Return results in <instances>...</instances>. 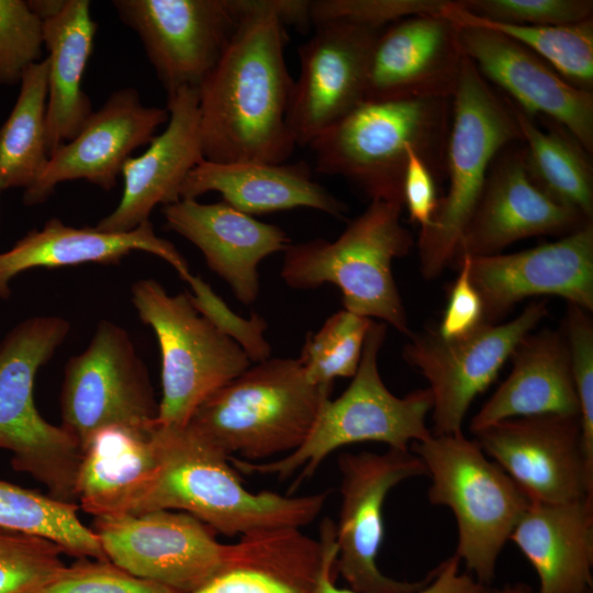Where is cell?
<instances>
[{
    "instance_id": "1",
    "label": "cell",
    "mask_w": 593,
    "mask_h": 593,
    "mask_svg": "<svg viewBox=\"0 0 593 593\" xmlns=\"http://www.w3.org/2000/svg\"><path fill=\"white\" fill-rule=\"evenodd\" d=\"M237 26L198 88L202 153L213 163L282 164L294 150V81L283 55L291 0H232Z\"/></svg>"
},
{
    "instance_id": "2",
    "label": "cell",
    "mask_w": 593,
    "mask_h": 593,
    "mask_svg": "<svg viewBox=\"0 0 593 593\" xmlns=\"http://www.w3.org/2000/svg\"><path fill=\"white\" fill-rule=\"evenodd\" d=\"M156 438L158 469L134 514L179 511L215 533L244 536L266 529L301 528L320 515L326 502V492L292 496L247 490L230 457L188 424H157Z\"/></svg>"
},
{
    "instance_id": "3",
    "label": "cell",
    "mask_w": 593,
    "mask_h": 593,
    "mask_svg": "<svg viewBox=\"0 0 593 593\" xmlns=\"http://www.w3.org/2000/svg\"><path fill=\"white\" fill-rule=\"evenodd\" d=\"M450 122L448 99L363 101L309 146L318 172L344 177L370 201L403 205L409 150L443 180Z\"/></svg>"
},
{
    "instance_id": "4",
    "label": "cell",
    "mask_w": 593,
    "mask_h": 593,
    "mask_svg": "<svg viewBox=\"0 0 593 593\" xmlns=\"http://www.w3.org/2000/svg\"><path fill=\"white\" fill-rule=\"evenodd\" d=\"M329 393L298 358L270 357L211 393L188 425L228 457L277 459L302 445Z\"/></svg>"
},
{
    "instance_id": "5",
    "label": "cell",
    "mask_w": 593,
    "mask_h": 593,
    "mask_svg": "<svg viewBox=\"0 0 593 593\" xmlns=\"http://www.w3.org/2000/svg\"><path fill=\"white\" fill-rule=\"evenodd\" d=\"M402 209L398 203L370 201L336 239L290 243L283 250L281 279L296 290L331 283L342 292L345 310L409 336L412 331L392 273V261L414 245L411 232L401 224Z\"/></svg>"
},
{
    "instance_id": "6",
    "label": "cell",
    "mask_w": 593,
    "mask_h": 593,
    "mask_svg": "<svg viewBox=\"0 0 593 593\" xmlns=\"http://www.w3.org/2000/svg\"><path fill=\"white\" fill-rule=\"evenodd\" d=\"M385 335L387 324L372 321L350 384L338 398H327L323 402L310 434L299 448L262 462L230 457L234 469L247 474H273L280 479L298 472L291 494L303 480L315 473L329 454L344 446L376 441L391 449L410 450L413 443L429 438L432 430L426 424L432 411L429 390L419 389L396 396L380 376L378 358Z\"/></svg>"
},
{
    "instance_id": "7",
    "label": "cell",
    "mask_w": 593,
    "mask_h": 593,
    "mask_svg": "<svg viewBox=\"0 0 593 593\" xmlns=\"http://www.w3.org/2000/svg\"><path fill=\"white\" fill-rule=\"evenodd\" d=\"M523 142L510 99L492 88L465 56L451 98L446 148L448 190L418 235L421 272L437 278L452 264L461 234L482 193L489 169L506 146Z\"/></svg>"
},
{
    "instance_id": "8",
    "label": "cell",
    "mask_w": 593,
    "mask_h": 593,
    "mask_svg": "<svg viewBox=\"0 0 593 593\" xmlns=\"http://www.w3.org/2000/svg\"><path fill=\"white\" fill-rule=\"evenodd\" d=\"M430 479L428 501L451 510L455 556L488 586L499 556L529 501L507 473L463 433L433 435L410 447Z\"/></svg>"
},
{
    "instance_id": "9",
    "label": "cell",
    "mask_w": 593,
    "mask_h": 593,
    "mask_svg": "<svg viewBox=\"0 0 593 593\" xmlns=\"http://www.w3.org/2000/svg\"><path fill=\"white\" fill-rule=\"evenodd\" d=\"M69 332L59 316H34L19 323L0 343V449L12 467L33 477L48 495L75 503L82 450L61 425L48 423L36 409L34 380Z\"/></svg>"
},
{
    "instance_id": "10",
    "label": "cell",
    "mask_w": 593,
    "mask_h": 593,
    "mask_svg": "<svg viewBox=\"0 0 593 593\" xmlns=\"http://www.w3.org/2000/svg\"><path fill=\"white\" fill-rule=\"evenodd\" d=\"M131 291L139 318L153 328L160 349L161 400L156 422L184 426L204 399L251 361L194 309L189 293L171 295L154 279L136 281Z\"/></svg>"
},
{
    "instance_id": "11",
    "label": "cell",
    "mask_w": 593,
    "mask_h": 593,
    "mask_svg": "<svg viewBox=\"0 0 593 593\" xmlns=\"http://www.w3.org/2000/svg\"><path fill=\"white\" fill-rule=\"evenodd\" d=\"M547 315V301L539 300L507 323L482 322L462 336L445 338L434 328L409 335L402 356L428 382L433 435L462 432L472 401L495 380L516 345Z\"/></svg>"
},
{
    "instance_id": "12",
    "label": "cell",
    "mask_w": 593,
    "mask_h": 593,
    "mask_svg": "<svg viewBox=\"0 0 593 593\" xmlns=\"http://www.w3.org/2000/svg\"><path fill=\"white\" fill-rule=\"evenodd\" d=\"M60 407L61 426L81 450L103 427L156 423L158 403L148 371L124 328L99 322L87 348L65 366Z\"/></svg>"
},
{
    "instance_id": "13",
    "label": "cell",
    "mask_w": 593,
    "mask_h": 593,
    "mask_svg": "<svg viewBox=\"0 0 593 593\" xmlns=\"http://www.w3.org/2000/svg\"><path fill=\"white\" fill-rule=\"evenodd\" d=\"M340 507L335 523V570L358 593H414L432 578L406 582L387 577L378 567L384 537L383 505L389 492L411 478L426 475L413 451L344 452L337 459Z\"/></svg>"
},
{
    "instance_id": "14",
    "label": "cell",
    "mask_w": 593,
    "mask_h": 593,
    "mask_svg": "<svg viewBox=\"0 0 593 593\" xmlns=\"http://www.w3.org/2000/svg\"><path fill=\"white\" fill-rule=\"evenodd\" d=\"M91 528L109 561L178 593H191L213 578L233 547L194 516L169 510L97 517Z\"/></svg>"
},
{
    "instance_id": "15",
    "label": "cell",
    "mask_w": 593,
    "mask_h": 593,
    "mask_svg": "<svg viewBox=\"0 0 593 593\" xmlns=\"http://www.w3.org/2000/svg\"><path fill=\"white\" fill-rule=\"evenodd\" d=\"M472 435L530 503L593 499V471L585 460L579 416L513 417Z\"/></svg>"
},
{
    "instance_id": "16",
    "label": "cell",
    "mask_w": 593,
    "mask_h": 593,
    "mask_svg": "<svg viewBox=\"0 0 593 593\" xmlns=\"http://www.w3.org/2000/svg\"><path fill=\"white\" fill-rule=\"evenodd\" d=\"M112 4L138 35L167 96L199 88L239 20L232 0H114Z\"/></svg>"
},
{
    "instance_id": "17",
    "label": "cell",
    "mask_w": 593,
    "mask_h": 593,
    "mask_svg": "<svg viewBox=\"0 0 593 593\" xmlns=\"http://www.w3.org/2000/svg\"><path fill=\"white\" fill-rule=\"evenodd\" d=\"M314 26L298 51L301 71L287 116L299 146H309L365 101L369 58L382 30L345 21Z\"/></svg>"
},
{
    "instance_id": "18",
    "label": "cell",
    "mask_w": 593,
    "mask_h": 593,
    "mask_svg": "<svg viewBox=\"0 0 593 593\" xmlns=\"http://www.w3.org/2000/svg\"><path fill=\"white\" fill-rule=\"evenodd\" d=\"M466 257L483 323H500L518 302L539 295L559 296L593 312V222L517 253Z\"/></svg>"
},
{
    "instance_id": "19",
    "label": "cell",
    "mask_w": 593,
    "mask_h": 593,
    "mask_svg": "<svg viewBox=\"0 0 593 593\" xmlns=\"http://www.w3.org/2000/svg\"><path fill=\"white\" fill-rule=\"evenodd\" d=\"M592 222L544 193L528 175L523 143H513L494 158L452 264L463 256L500 254L528 237H563Z\"/></svg>"
},
{
    "instance_id": "20",
    "label": "cell",
    "mask_w": 593,
    "mask_h": 593,
    "mask_svg": "<svg viewBox=\"0 0 593 593\" xmlns=\"http://www.w3.org/2000/svg\"><path fill=\"white\" fill-rule=\"evenodd\" d=\"M168 119L167 108L145 107L136 89L114 91L90 114L77 135L49 156L41 177L24 190V203H42L59 183L72 180L112 190L132 153L148 145Z\"/></svg>"
},
{
    "instance_id": "21",
    "label": "cell",
    "mask_w": 593,
    "mask_h": 593,
    "mask_svg": "<svg viewBox=\"0 0 593 593\" xmlns=\"http://www.w3.org/2000/svg\"><path fill=\"white\" fill-rule=\"evenodd\" d=\"M463 55L527 115L566 128L592 155L593 92L564 80L530 49L488 27L458 25Z\"/></svg>"
},
{
    "instance_id": "22",
    "label": "cell",
    "mask_w": 593,
    "mask_h": 593,
    "mask_svg": "<svg viewBox=\"0 0 593 593\" xmlns=\"http://www.w3.org/2000/svg\"><path fill=\"white\" fill-rule=\"evenodd\" d=\"M463 58L458 25L445 15L395 21L373 43L365 101L451 100Z\"/></svg>"
},
{
    "instance_id": "23",
    "label": "cell",
    "mask_w": 593,
    "mask_h": 593,
    "mask_svg": "<svg viewBox=\"0 0 593 593\" xmlns=\"http://www.w3.org/2000/svg\"><path fill=\"white\" fill-rule=\"evenodd\" d=\"M167 110L165 131L154 136L142 155L124 164L122 198L97 228L112 233L132 231L149 221L156 205L181 199L186 178L204 159L198 89L182 88L168 96Z\"/></svg>"
},
{
    "instance_id": "24",
    "label": "cell",
    "mask_w": 593,
    "mask_h": 593,
    "mask_svg": "<svg viewBox=\"0 0 593 593\" xmlns=\"http://www.w3.org/2000/svg\"><path fill=\"white\" fill-rule=\"evenodd\" d=\"M166 226L192 243L210 270L245 305L259 294L258 265L291 243L277 225L256 220L227 203L180 199L164 205Z\"/></svg>"
},
{
    "instance_id": "25",
    "label": "cell",
    "mask_w": 593,
    "mask_h": 593,
    "mask_svg": "<svg viewBox=\"0 0 593 593\" xmlns=\"http://www.w3.org/2000/svg\"><path fill=\"white\" fill-rule=\"evenodd\" d=\"M134 250L156 255L171 265L182 280L191 273L184 257L169 240L159 237L150 221L112 233L97 227H74L57 217L33 230L8 251L0 254V298L10 295L9 282L36 267L58 268L80 264H119Z\"/></svg>"
},
{
    "instance_id": "26",
    "label": "cell",
    "mask_w": 593,
    "mask_h": 593,
    "mask_svg": "<svg viewBox=\"0 0 593 593\" xmlns=\"http://www.w3.org/2000/svg\"><path fill=\"white\" fill-rule=\"evenodd\" d=\"M156 426L111 425L91 436L75 484L83 511L94 518L135 513L158 469Z\"/></svg>"
},
{
    "instance_id": "27",
    "label": "cell",
    "mask_w": 593,
    "mask_h": 593,
    "mask_svg": "<svg viewBox=\"0 0 593 593\" xmlns=\"http://www.w3.org/2000/svg\"><path fill=\"white\" fill-rule=\"evenodd\" d=\"M510 540L537 573V593L591 592L593 499L529 503Z\"/></svg>"
},
{
    "instance_id": "28",
    "label": "cell",
    "mask_w": 593,
    "mask_h": 593,
    "mask_svg": "<svg viewBox=\"0 0 593 593\" xmlns=\"http://www.w3.org/2000/svg\"><path fill=\"white\" fill-rule=\"evenodd\" d=\"M512 370L471 418L473 434L500 421L544 414H580L562 328L528 333L511 357Z\"/></svg>"
},
{
    "instance_id": "29",
    "label": "cell",
    "mask_w": 593,
    "mask_h": 593,
    "mask_svg": "<svg viewBox=\"0 0 593 593\" xmlns=\"http://www.w3.org/2000/svg\"><path fill=\"white\" fill-rule=\"evenodd\" d=\"M221 193L223 202L248 215L296 208L342 217L347 205L315 182L309 166L267 163H213L203 159L186 178L181 199Z\"/></svg>"
},
{
    "instance_id": "30",
    "label": "cell",
    "mask_w": 593,
    "mask_h": 593,
    "mask_svg": "<svg viewBox=\"0 0 593 593\" xmlns=\"http://www.w3.org/2000/svg\"><path fill=\"white\" fill-rule=\"evenodd\" d=\"M232 545L226 564L191 593H312L322 549L300 528L259 530Z\"/></svg>"
},
{
    "instance_id": "31",
    "label": "cell",
    "mask_w": 593,
    "mask_h": 593,
    "mask_svg": "<svg viewBox=\"0 0 593 593\" xmlns=\"http://www.w3.org/2000/svg\"><path fill=\"white\" fill-rule=\"evenodd\" d=\"M96 31L88 0H66L58 14L44 21V44L48 52L46 138L49 156L74 138L93 112L81 85Z\"/></svg>"
},
{
    "instance_id": "32",
    "label": "cell",
    "mask_w": 593,
    "mask_h": 593,
    "mask_svg": "<svg viewBox=\"0 0 593 593\" xmlns=\"http://www.w3.org/2000/svg\"><path fill=\"white\" fill-rule=\"evenodd\" d=\"M514 107L532 180L553 201L593 220L591 154L562 126L553 122L542 130Z\"/></svg>"
},
{
    "instance_id": "33",
    "label": "cell",
    "mask_w": 593,
    "mask_h": 593,
    "mask_svg": "<svg viewBox=\"0 0 593 593\" xmlns=\"http://www.w3.org/2000/svg\"><path fill=\"white\" fill-rule=\"evenodd\" d=\"M0 127V190L32 187L49 159L46 138L47 60L30 66Z\"/></svg>"
},
{
    "instance_id": "34",
    "label": "cell",
    "mask_w": 593,
    "mask_h": 593,
    "mask_svg": "<svg viewBox=\"0 0 593 593\" xmlns=\"http://www.w3.org/2000/svg\"><path fill=\"white\" fill-rule=\"evenodd\" d=\"M443 15L457 25H477L511 37L545 60L569 83L593 88V19L555 26L517 25L493 22L448 1Z\"/></svg>"
},
{
    "instance_id": "35",
    "label": "cell",
    "mask_w": 593,
    "mask_h": 593,
    "mask_svg": "<svg viewBox=\"0 0 593 593\" xmlns=\"http://www.w3.org/2000/svg\"><path fill=\"white\" fill-rule=\"evenodd\" d=\"M78 507L0 480V527L48 538L79 559L108 560L96 533L80 521Z\"/></svg>"
},
{
    "instance_id": "36",
    "label": "cell",
    "mask_w": 593,
    "mask_h": 593,
    "mask_svg": "<svg viewBox=\"0 0 593 593\" xmlns=\"http://www.w3.org/2000/svg\"><path fill=\"white\" fill-rule=\"evenodd\" d=\"M372 321L344 309L310 334L298 358L309 381L332 390L335 379L353 378Z\"/></svg>"
},
{
    "instance_id": "37",
    "label": "cell",
    "mask_w": 593,
    "mask_h": 593,
    "mask_svg": "<svg viewBox=\"0 0 593 593\" xmlns=\"http://www.w3.org/2000/svg\"><path fill=\"white\" fill-rule=\"evenodd\" d=\"M53 540L0 527V593H35L67 564Z\"/></svg>"
},
{
    "instance_id": "38",
    "label": "cell",
    "mask_w": 593,
    "mask_h": 593,
    "mask_svg": "<svg viewBox=\"0 0 593 593\" xmlns=\"http://www.w3.org/2000/svg\"><path fill=\"white\" fill-rule=\"evenodd\" d=\"M44 22L23 0H0V85H15L42 59Z\"/></svg>"
},
{
    "instance_id": "39",
    "label": "cell",
    "mask_w": 593,
    "mask_h": 593,
    "mask_svg": "<svg viewBox=\"0 0 593 593\" xmlns=\"http://www.w3.org/2000/svg\"><path fill=\"white\" fill-rule=\"evenodd\" d=\"M567 304L561 328L568 344L579 401L583 451L589 468L593 470V323L588 311Z\"/></svg>"
},
{
    "instance_id": "40",
    "label": "cell",
    "mask_w": 593,
    "mask_h": 593,
    "mask_svg": "<svg viewBox=\"0 0 593 593\" xmlns=\"http://www.w3.org/2000/svg\"><path fill=\"white\" fill-rule=\"evenodd\" d=\"M482 19L517 25L555 26L593 19L592 0H458Z\"/></svg>"
},
{
    "instance_id": "41",
    "label": "cell",
    "mask_w": 593,
    "mask_h": 593,
    "mask_svg": "<svg viewBox=\"0 0 593 593\" xmlns=\"http://www.w3.org/2000/svg\"><path fill=\"white\" fill-rule=\"evenodd\" d=\"M191 287L189 293L194 309L220 332L237 343L253 362H260L271 355V346L265 337L267 322L257 313L248 318L239 316L199 276L192 273L184 280Z\"/></svg>"
},
{
    "instance_id": "42",
    "label": "cell",
    "mask_w": 593,
    "mask_h": 593,
    "mask_svg": "<svg viewBox=\"0 0 593 593\" xmlns=\"http://www.w3.org/2000/svg\"><path fill=\"white\" fill-rule=\"evenodd\" d=\"M449 0H315L311 1V23L345 21L373 29L404 18L441 14Z\"/></svg>"
},
{
    "instance_id": "43",
    "label": "cell",
    "mask_w": 593,
    "mask_h": 593,
    "mask_svg": "<svg viewBox=\"0 0 593 593\" xmlns=\"http://www.w3.org/2000/svg\"><path fill=\"white\" fill-rule=\"evenodd\" d=\"M35 593H178L136 578L109 560L82 558Z\"/></svg>"
},
{
    "instance_id": "44",
    "label": "cell",
    "mask_w": 593,
    "mask_h": 593,
    "mask_svg": "<svg viewBox=\"0 0 593 593\" xmlns=\"http://www.w3.org/2000/svg\"><path fill=\"white\" fill-rule=\"evenodd\" d=\"M322 562L312 593H358L335 585L333 573L337 557L335 523L325 518L320 527ZM460 560L452 555L432 571L430 580L414 593H488L489 589L472 574L460 572Z\"/></svg>"
},
{
    "instance_id": "45",
    "label": "cell",
    "mask_w": 593,
    "mask_h": 593,
    "mask_svg": "<svg viewBox=\"0 0 593 593\" xmlns=\"http://www.w3.org/2000/svg\"><path fill=\"white\" fill-rule=\"evenodd\" d=\"M455 266L458 267V276L450 288L447 307L437 329L445 338L469 333L482 323L483 317L481 298L470 279L468 258L461 257Z\"/></svg>"
},
{
    "instance_id": "46",
    "label": "cell",
    "mask_w": 593,
    "mask_h": 593,
    "mask_svg": "<svg viewBox=\"0 0 593 593\" xmlns=\"http://www.w3.org/2000/svg\"><path fill=\"white\" fill-rule=\"evenodd\" d=\"M436 178L411 148L403 181V206L409 211L410 220L425 230L432 223L437 211L439 199L437 197Z\"/></svg>"
},
{
    "instance_id": "47",
    "label": "cell",
    "mask_w": 593,
    "mask_h": 593,
    "mask_svg": "<svg viewBox=\"0 0 593 593\" xmlns=\"http://www.w3.org/2000/svg\"><path fill=\"white\" fill-rule=\"evenodd\" d=\"M66 0H30L29 8L44 22L60 12Z\"/></svg>"
},
{
    "instance_id": "48",
    "label": "cell",
    "mask_w": 593,
    "mask_h": 593,
    "mask_svg": "<svg viewBox=\"0 0 593 593\" xmlns=\"http://www.w3.org/2000/svg\"><path fill=\"white\" fill-rule=\"evenodd\" d=\"M488 593H533V592L528 585L517 583V584L505 585L503 588L495 589L492 591L489 590Z\"/></svg>"
}]
</instances>
